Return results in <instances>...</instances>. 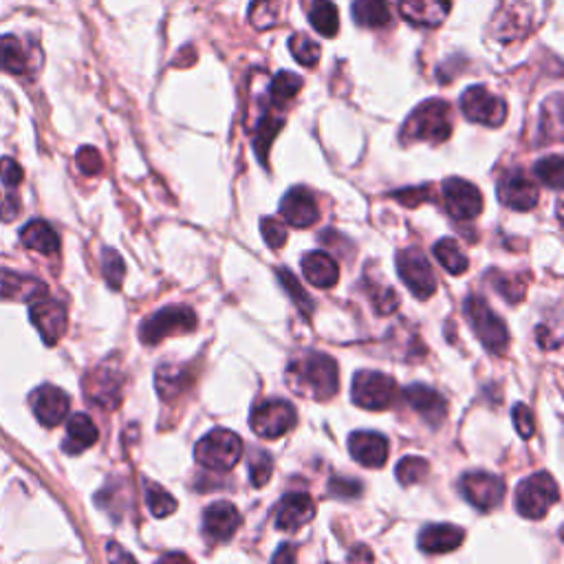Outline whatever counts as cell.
<instances>
[{"mask_svg":"<svg viewBox=\"0 0 564 564\" xmlns=\"http://www.w3.org/2000/svg\"><path fill=\"white\" fill-rule=\"evenodd\" d=\"M404 139L408 141H446L452 135L450 106L443 100H428L417 106L404 126Z\"/></svg>","mask_w":564,"mask_h":564,"instance_id":"7a4b0ae2","label":"cell"},{"mask_svg":"<svg viewBox=\"0 0 564 564\" xmlns=\"http://www.w3.org/2000/svg\"><path fill=\"white\" fill-rule=\"evenodd\" d=\"M287 382L298 395L327 401L338 393V364L324 353H307L289 364Z\"/></svg>","mask_w":564,"mask_h":564,"instance_id":"6da1fadb","label":"cell"},{"mask_svg":"<svg viewBox=\"0 0 564 564\" xmlns=\"http://www.w3.org/2000/svg\"><path fill=\"white\" fill-rule=\"evenodd\" d=\"M349 560H373V553L371 551H357V553H351Z\"/></svg>","mask_w":564,"mask_h":564,"instance_id":"11a10c76","label":"cell"},{"mask_svg":"<svg viewBox=\"0 0 564 564\" xmlns=\"http://www.w3.org/2000/svg\"><path fill=\"white\" fill-rule=\"evenodd\" d=\"M514 421H516L518 435L523 437V439H529V437L536 432V426H534V412H531L525 404H518V406L514 408Z\"/></svg>","mask_w":564,"mask_h":564,"instance_id":"c3c4849f","label":"cell"},{"mask_svg":"<svg viewBox=\"0 0 564 564\" xmlns=\"http://www.w3.org/2000/svg\"><path fill=\"white\" fill-rule=\"evenodd\" d=\"M298 412L285 399H267L252 410V430L263 439H280L296 426Z\"/></svg>","mask_w":564,"mask_h":564,"instance_id":"ba28073f","label":"cell"},{"mask_svg":"<svg viewBox=\"0 0 564 564\" xmlns=\"http://www.w3.org/2000/svg\"><path fill=\"white\" fill-rule=\"evenodd\" d=\"M20 241H23L29 249L40 254H56L60 247V238L53 232V227L45 221H31L23 227L20 232Z\"/></svg>","mask_w":564,"mask_h":564,"instance_id":"f1b7e54d","label":"cell"},{"mask_svg":"<svg viewBox=\"0 0 564 564\" xmlns=\"http://www.w3.org/2000/svg\"><path fill=\"white\" fill-rule=\"evenodd\" d=\"M47 294V285L40 280L16 274L12 269H0V300L34 302Z\"/></svg>","mask_w":564,"mask_h":564,"instance_id":"cb8c5ba5","label":"cell"},{"mask_svg":"<svg viewBox=\"0 0 564 564\" xmlns=\"http://www.w3.org/2000/svg\"><path fill=\"white\" fill-rule=\"evenodd\" d=\"M494 287L498 294H501L505 300L509 302H518V300H523L525 296V289H527V282L525 278L520 280V278H512L509 274H494Z\"/></svg>","mask_w":564,"mask_h":564,"instance_id":"7bdbcfd3","label":"cell"},{"mask_svg":"<svg viewBox=\"0 0 564 564\" xmlns=\"http://www.w3.org/2000/svg\"><path fill=\"white\" fill-rule=\"evenodd\" d=\"M443 205L452 219L470 221L483 210V197L476 186L465 179H448L443 183Z\"/></svg>","mask_w":564,"mask_h":564,"instance_id":"4fadbf2b","label":"cell"},{"mask_svg":"<svg viewBox=\"0 0 564 564\" xmlns=\"http://www.w3.org/2000/svg\"><path fill=\"white\" fill-rule=\"evenodd\" d=\"M0 179H3L5 186L16 188L20 181H23V168H20L14 159H0Z\"/></svg>","mask_w":564,"mask_h":564,"instance_id":"681fc988","label":"cell"},{"mask_svg":"<svg viewBox=\"0 0 564 564\" xmlns=\"http://www.w3.org/2000/svg\"><path fill=\"white\" fill-rule=\"evenodd\" d=\"M430 472V463L421 457H406L397 463V481L401 485H415L423 481Z\"/></svg>","mask_w":564,"mask_h":564,"instance_id":"8d00e7d4","label":"cell"},{"mask_svg":"<svg viewBox=\"0 0 564 564\" xmlns=\"http://www.w3.org/2000/svg\"><path fill=\"white\" fill-rule=\"evenodd\" d=\"M353 459L364 468H382L388 459V441L379 432H353L349 439Z\"/></svg>","mask_w":564,"mask_h":564,"instance_id":"7402d4cb","label":"cell"},{"mask_svg":"<svg viewBox=\"0 0 564 564\" xmlns=\"http://www.w3.org/2000/svg\"><path fill=\"white\" fill-rule=\"evenodd\" d=\"M371 300H373V305H375V311L382 313V316H386V313H393L399 307V298H397V294L390 287H377V289H373Z\"/></svg>","mask_w":564,"mask_h":564,"instance_id":"f6af8a7d","label":"cell"},{"mask_svg":"<svg viewBox=\"0 0 564 564\" xmlns=\"http://www.w3.org/2000/svg\"><path fill=\"white\" fill-rule=\"evenodd\" d=\"M97 437H100V432H97L95 423L89 415H73L67 423V439H64V452L67 454H80L84 450H89L95 446Z\"/></svg>","mask_w":564,"mask_h":564,"instance_id":"4316f807","label":"cell"},{"mask_svg":"<svg viewBox=\"0 0 564 564\" xmlns=\"http://www.w3.org/2000/svg\"><path fill=\"white\" fill-rule=\"evenodd\" d=\"M300 89H302V80L298 78L296 73L280 71L274 78V82H271V86H269L271 102H274L276 106H285L287 102L294 100Z\"/></svg>","mask_w":564,"mask_h":564,"instance_id":"836d02e7","label":"cell"},{"mask_svg":"<svg viewBox=\"0 0 564 564\" xmlns=\"http://www.w3.org/2000/svg\"><path fill=\"white\" fill-rule=\"evenodd\" d=\"M280 0H254L249 7V23L256 29H271L280 20Z\"/></svg>","mask_w":564,"mask_h":564,"instance_id":"e575fe53","label":"cell"},{"mask_svg":"<svg viewBox=\"0 0 564 564\" xmlns=\"http://www.w3.org/2000/svg\"><path fill=\"white\" fill-rule=\"evenodd\" d=\"M294 562L296 560V553H294V549H291V545H282L280 549H278V553L274 556V562Z\"/></svg>","mask_w":564,"mask_h":564,"instance_id":"db71d44e","label":"cell"},{"mask_svg":"<svg viewBox=\"0 0 564 564\" xmlns=\"http://www.w3.org/2000/svg\"><path fill=\"white\" fill-rule=\"evenodd\" d=\"M260 225H263V236L271 249H280L287 243V230L278 219H265Z\"/></svg>","mask_w":564,"mask_h":564,"instance_id":"7dc6e473","label":"cell"},{"mask_svg":"<svg viewBox=\"0 0 564 564\" xmlns=\"http://www.w3.org/2000/svg\"><path fill=\"white\" fill-rule=\"evenodd\" d=\"M313 516H316V505H313L311 496L305 492H291L282 498L278 507L276 527L280 531H287V534H294L300 527L311 523Z\"/></svg>","mask_w":564,"mask_h":564,"instance_id":"ac0fdd59","label":"cell"},{"mask_svg":"<svg viewBox=\"0 0 564 564\" xmlns=\"http://www.w3.org/2000/svg\"><path fill=\"white\" fill-rule=\"evenodd\" d=\"M278 278L282 282V287L287 289V294L291 296V300L296 302V307L305 313V316H311L313 311H316V307H313V302H311V296L307 294L305 289H302V285L298 282V278L291 274L289 269H280L278 271Z\"/></svg>","mask_w":564,"mask_h":564,"instance_id":"f35d334b","label":"cell"},{"mask_svg":"<svg viewBox=\"0 0 564 564\" xmlns=\"http://www.w3.org/2000/svg\"><path fill=\"white\" fill-rule=\"evenodd\" d=\"M78 166H80L84 175H89V177L100 175L102 168H104L100 153H97V150L91 148V146H84L78 153Z\"/></svg>","mask_w":564,"mask_h":564,"instance_id":"bcb514c9","label":"cell"},{"mask_svg":"<svg viewBox=\"0 0 564 564\" xmlns=\"http://www.w3.org/2000/svg\"><path fill=\"white\" fill-rule=\"evenodd\" d=\"M538 186L531 181L525 172H512L498 183V199L503 205L518 212H527L531 208H536L538 203Z\"/></svg>","mask_w":564,"mask_h":564,"instance_id":"e0dca14e","label":"cell"},{"mask_svg":"<svg viewBox=\"0 0 564 564\" xmlns=\"http://www.w3.org/2000/svg\"><path fill=\"white\" fill-rule=\"evenodd\" d=\"M399 12L410 25L435 29L450 14V0H399Z\"/></svg>","mask_w":564,"mask_h":564,"instance_id":"44dd1931","label":"cell"},{"mask_svg":"<svg viewBox=\"0 0 564 564\" xmlns=\"http://www.w3.org/2000/svg\"><path fill=\"white\" fill-rule=\"evenodd\" d=\"M280 128H282V119H278V117L267 115V117L260 119V124H258V128H256V141H254V146H256L258 157L263 159V161L267 159L269 148H271V144H274V139H276V135L280 133Z\"/></svg>","mask_w":564,"mask_h":564,"instance_id":"74e56055","label":"cell"},{"mask_svg":"<svg viewBox=\"0 0 564 564\" xmlns=\"http://www.w3.org/2000/svg\"><path fill=\"white\" fill-rule=\"evenodd\" d=\"M435 256H437L439 263L454 276L465 274V271H468V267H470L468 256H465L461 245L454 241V238H443V241H439L435 245Z\"/></svg>","mask_w":564,"mask_h":564,"instance_id":"1f68e13d","label":"cell"},{"mask_svg":"<svg viewBox=\"0 0 564 564\" xmlns=\"http://www.w3.org/2000/svg\"><path fill=\"white\" fill-rule=\"evenodd\" d=\"M102 263H104V276H106V282L111 285L113 289H119V285H122V280H124V274H126V267H124V260L122 256H119L115 249H104V256H102Z\"/></svg>","mask_w":564,"mask_h":564,"instance_id":"b9f144b4","label":"cell"},{"mask_svg":"<svg viewBox=\"0 0 564 564\" xmlns=\"http://www.w3.org/2000/svg\"><path fill=\"white\" fill-rule=\"evenodd\" d=\"M397 271L399 278L406 282V287L412 291V296L421 300L430 298L437 291V278L432 271L428 258L423 256L421 249L408 247L397 254Z\"/></svg>","mask_w":564,"mask_h":564,"instance_id":"30bf717a","label":"cell"},{"mask_svg":"<svg viewBox=\"0 0 564 564\" xmlns=\"http://www.w3.org/2000/svg\"><path fill=\"white\" fill-rule=\"evenodd\" d=\"M560 498L558 483L547 472L529 476L516 487V509L525 518H542Z\"/></svg>","mask_w":564,"mask_h":564,"instance_id":"5b68a950","label":"cell"},{"mask_svg":"<svg viewBox=\"0 0 564 564\" xmlns=\"http://www.w3.org/2000/svg\"><path fill=\"white\" fill-rule=\"evenodd\" d=\"M353 20L360 27H368V29L386 27L390 23L388 0H355Z\"/></svg>","mask_w":564,"mask_h":564,"instance_id":"f546056e","label":"cell"},{"mask_svg":"<svg viewBox=\"0 0 564 564\" xmlns=\"http://www.w3.org/2000/svg\"><path fill=\"white\" fill-rule=\"evenodd\" d=\"M393 197L397 201H401L404 205H410V208H417L421 201H428V190L423 188H415V190H404V192H395Z\"/></svg>","mask_w":564,"mask_h":564,"instance_id":"816d5d0a","label":"cell"},{"mask_svg":"<svg viewBox=\"0 0 564 564\" xmlns=\"http://www.w3.org/2000/svg\"><path fill=\"white\" fill-rule=\"evenodd\" d=\"M289 51H291V56H294L300 64H305V67H316L320 60V47L305 34L291 36Z\"/></svg>","mask_w":564,"mask_h":564,"instance_id":"ab89813d","label":"cell"},{"mask_svg":"<svg viewBox=\"0 0 564 564\" xmlns=\"http://www.w3.org/2000/svg\"><path fill=\"white\" fill-rule=\"evenodd\" d=\"M465 540V531L457 525H428L419 534V549L426 553H450L459 549Z\"/></svg>","mask_w":564,"mask_h":564,"instance_id":"d4e9b609","label":"cell"},{"mask_svg":"<svg viewBox=\"0 0 564 564\" xmlns=\"http://www.w3.org/2000/svg\"><path fill=\"white\" fill-rule=\"evenodd\" d=\"M146 503L150 507V512L157 518H166L177 509V501L172 498L164 487H157V485H148V496H146Z\"/></svg>","mask_w":564,"mask_h":564,"instance_id":"60d3db41","label":"cell"},{"mask_svg":"<svg viewBox=\"0 0 564 564\" xmlns=\"http://www.w3.org/2000/svg\"><path fill=\"white\" fill-rule=\"evenodd\" d=\"M461 111L470 122L483 126H501L507 119L503 97L490 93L485 86H470L461 97Z\"/></svg>","mask_w":564,"mask_h":564,"instance_id":"8fae6325","label":"cell"},{"mask_svg":"<svg viewBox=\"0 0 564 564\" xmlns=\"http://www.w3.org/2000/svg\"><path fill=\"white\" fill-rule=\"evenodd\" d=\"M238 527H241V514H238V509L232 503L219 501L205 509L203 531L210 540L214 542L230 540L236 534Z\"/></svg>","mask_w":564,"mask_h":564,"instance_id":"d6986e66","label":"cell"},{"mask_svg":"<svg viewBox=\"0 0 564 564\" xmlns=\"http://www.w3.org/2000/svg\"><path fill=\"white\" fill-rule=\"evenodd\" d=\"M20 212V203L16 194H9L5 199V203L0 205V216H3V221H14Z\"/></svg>","mask_w":564,"mask_h":564,"instance_id":"f5cc1de1","label":"cell"},{"mask_svg":"<svg viewBox=\"0 0 564 564\" xmlns=\"http://www.w3.org/2000/svg\"><path fill=\"white\" fill-rule=\"evenodd\" d=\"M29 318L47 344H56L67 331V309L58 300H49L45 296L34 300Z\"/></svg>","mask_w":564,"mask_h":564,"instance_id":"5bb4252c","label":"cell"},{"mask_svg":"<svg viewBox=\"0 0 564 564\" xmlns=\"http://www.w3.org/2000/svg\"><path fill=\"white\" fill-rule=\"evenodd\" d=\"M461 492L465 501L474 505L481 512H492L494 507L503 503L505 483L501 476L490 472H468L461 479Z\"/></svg>","mask_w":564,"mask_h":564,"instance_id":"7c38bea8","label":"cell"},{"mask_svg":"<svg viewBox=\"0 0 564 564\" xmlns=\"http://www.w3.org/2000/svg\"><path fill=\"white\" fill-rule=\"evenodd\" d=\"M271 470H274V461H271L267 452L258 450L252 454V459H249V479H252L254 487H263L269 481Z\"/></svg>","mask_w":564,"mask_h":564,"instance_id":"ee69618b","label":"cell"},{"mask_svg":"<svg viewBox=\"0 0 564 564\" xmlns=\"http://www.w3.org/2000/svg\"><path fill=\"white\" fill-rule=\"evenodd\" d=\"M122 382V373L115 371V368H95V371L84 379L86 399H91L93 404L100 408H115L119 399H122Z\"/></svg>","mask_w":564,"mask_h":564,"instance_id":"9a60e30c","label":"cell"},{"mask_svg":"<svg viewBox=\"0 0 564 564\" xmlns=\"http://www.w3.org/2000/svg\"><path fill=\"white\" fill-rule=\"evenodd\" d=\"M282 219L294 227H311L318 221V203L316 197L305 188H294L285 194L280 203Z\"/></svg>","mask_w":564,"mask_h":564,"instance_id":"ffe728a7","label":"cell"},{"mask_svg":"<svg viewBox=\"0 0 564 564\" xmlns=\"http://www.w3.org/2000/svg\"><path fill=\"white\" fill-rule=\"evenodd\" d=\"M536 0H501L492 18V34L501 42L525 38L536 25Z\"/></svg>","mask_w":564,"mask_h":564,"instance_id":"277c9868","label":"cell"},{"mask_svg":"<svg viewBox=\"0 0 564 564\" xmlns=\"http://www.w3.org/2000/svg\"><path fill=\"white\" fill-rule=\"evenodd\" d=\"M404 399L408 401V406L417 412V415H421L430 423V426H439V423L446 419V412H448L446 399H443L437 390L415 384L404 390Z\"/></svg>","mask_w":564,"mask_h":564,"instance_id":"603a6c76","label":"cell"},{"mask_svg":"<svg viewBox=\"0 0 564 564\" xmlns=\"http://www.w3.org/2000/svg\"><path fill=\"white\" fill-rule=\"evenodd\" d=\"M194 457H197L203 468L214 472H227L243 457V441L232 430H212L210 435H205L197 443Z\"/></svg>","mask_w":564,"mask_h":564,"instance_id":"3957f363","label":"cell"},{"mask_svg":"<svg viewBox=\"0 0 564 564\" xmlns=\"http://www.w3.org/2000/svg\"><path fill=\"white\" fill-rule=\"evenodd\" d=\"M353 401L366 410H386L395 404L399 395L393 377L377 371H360L353 379Z\"/></svg>","mask_w":564,"mask_h":564,"instance_id":"52a82bcc","label":"cell"},{"mask_svg":"<svg viewBox=\"0 0 564 564\" xmlns=\"http://www.w3.org/2000/svg\"><path fill=\"white\" fill-rule=\"evenodd\" d=\"M31 406H34V415L38 417L42 426L56 428L64 419H67L71 399L62 388L42 386L36 390L34 397H31Z\"/></svg>","mask_w":564,"mask_h":564,"instance_id":"2e32d148","label":"cell"},{"mask_svg":"<svg viewBox=\"0 0 564 564\" xmlns=\"http://www.w3.org/2000/svg\"><path fill=\"white\" fill-rule=\"evenodd\" d=\"M465 316H468L470 327L474 329L476 338L481 340L490 353H505L509 344V333L505 322L496 316V313L487 307V302L483 298L470 296L465 302Z\"/></svg>","mask_w":564,"mask_h":564,"instance_id":"8992f818","label":"cell"},{"mask_svg":"<svg viewBox=\"0 0 564 564\" xmlns=\"http://www.w3.org/2000/svg\"><path fill=\"white\" fill-rule=\"evenodd\" d=\"M197 329V316L188 307H166L159 313H155L153 318H148L141 324V342L144 344H159L161 340L170 338V335L177 333H192Z\"/></svg>","mask_w":564,"mask_h":564,"instance_id":"9c48e42d","label":"cell"},{"mask_svg":"<svg viewBox=\"0 0 564 564\" xmlns=\"http://www.w3.org/2000/svg\"><path fill=\"white\" fill-rule=\"evenodd\" d=\"M31 69L29 51L16 36H0V71L27 75Z\"/></svg>","mask_w":564,"mask_h":564,"instance_id":"83f0119b","label":"cell"},{"mask_svg":"<svg viewBox=\"0 0 564 564\" xmlns=\"http://www.w3.org/2000/svg\"><path fill=\"white\" fill-rule=\"evenodd\" d=\"M309 23L320 36L333 38L340 29L338 9H335L331 0H313V5L309 9Z\"/></svg>","mask_w":564,"mask_h":564,"instance_id":"4dcf8cb0","label":"cell"},{"mask_svg":"<svg viewBox=\"0 0 564 564\" xmlns=\"http://www.w3.org/2000/svg\"><path fill=\"white\" fill-rule=\"evenodd\" d=\"M188 371L181 366H161L157 371V390L166 401L175 399L186 388Z\"/></svg>","mask_w":564,"mask_h":564,"instance_id":"d6a6232c","label":"cell"},{"mask_svg":"<svg viewBox=\"0 0 564 564\" xmlns=\"http://www.w3.org/2000/svg\"><path fill=\"white\" fill-rule=\"evenodd\" d=\"M329 492L333 496L353 498V496L362 494V485L355 483V481H349V479H342V476H335V479L329 481Z\"/></svg>","mask_w":564,"mask_h":564,"instance_id":"f907efd6","label":"cell"},{"mask_svg":"<svg viewBox=\"0 0 564 564\" xmlns=\"http://www.w3.org/2000/svg\"><path fill=\"white\" fill-rule=\"evenodd\" d=\"M536 177L545 183L551 190H562V172H564V161L560 155H549L545 159H540L536 168Z\"/></svg>","mask_w":564,"mask_h":564,"instance_id":"d590c367","label":"cell"},{"mask_svg":"<svg viewBox=\"0 0 564 564\" xmlns=\"http://www.w3.org/2000/svg\"><path fill=\"white\" fill-rule=\"evenodd\" d=\"M302 274L311 285L329 289L340 278V267L327 252H309L302 258Z\"/></svg>","mask_w":564,"mask_h":564,"instance_id":"484cf974","label":"cell"}]
</instances>
